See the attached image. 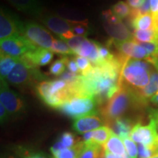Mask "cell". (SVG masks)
<instances>
[{
    "mask_svg": "<svg viewBox=\"0 0 158 158\" xmlns=\"http://www.w3.org/2000/svg\"><path fill=\"white\" fill-rule=\"evenodd\" d=\"M84 146L83 141L77 142L74 147L71 148H64L58 152L53 155L52 158H78L81 151Z\"/></svg>",
    "mask_w": 158,
    "mask_h": 158,
    "instance_id": "4316f807",
    "label": "cell"
},
{
    "mask_svg": "<svg viewBox=\"0 0 158 158\" xmlns=\"http://www.w3.org/2000/svg\"><path fill=\"white\" fill-rule=\"evenodd\" d=\"M155 147V148H156V150H157V152H158V137H157V141H156V142H155V145H154Z\"/></svg>",
    "mask_w": 158,
    "mask_h": 158,
    "instance_id": "f5cc1de1",
    "label": "cell"
},
{
    "mask_svg": "<svg viewBox=\"0 0 158 158\" xmlns=\"http://www.w3.org/2000/svg\"><path fill=\"white\" fill-rule=\"evenodd\" d=\"M110 10L113 12L114 15H116L121 20L130 16V13H131V8L127 3L123 1H119L114 4Z\"/></svg>",
    "mask_w": 158,
    "mask_h": 158,
    "instance_id": "4dcf8cb0",
    "label": "cell"
},
{
    "mask_svg": "<svg viewBox=\"0 0 158 158\" xmlns=\"http://www.w3.org/2000/svg\"><path fill=\"white\" fill-rule=\"evenodd\" d=\"M130 137L138 144L154 146L158 137L156 122L152 118H150L149 123L146 125L138 122L133 126Z\"/></svg>",
    "mask_w": 158,
    "mask_h": 158,
    "instance_id": "30bf717a",
    "label": "cell"
},
{
    "mask_svg": "<svg viewBox=\"0 0 158 158\" xmlns=\"http://www.w3.org/2000/svg\"><path fill=\"white\" fill-rule=\"evenodd\" d=\"M134 126V125H133ZM133 122L130 118L127 117L119 118L116 119L108 125L114 133L119 136L120 138H124L130 136V132L133 127Z\"/></svg>",
    "mask_w": 158,
    "mask_h": 158,
    "instance_id": "44dd1931",
    "label": "cell"
},
{
    "mask_svg": "<svg viewBox=\"0 0 158 158\" xmlns=\"http://www.w3.org/2000/svg\"><path fill=\"white\" fill-rule=\"evenodd\" d=\"M102 25L105 31L110 37V39L120 42L135 40L133 33L130 31L122 21L114 24L103 21Z\"/></svg>",
    "mask_w": 158,
    "mask_h": 158,
    "instance_id": "9a60e30c",
    "label": "cell"
},
{
    "mask_svg": "<svg viewBox=\"0 0 158 158\" xmlns=\"http://www.w3.org/2000/svg\"><path fill=\"white\" fill-rule=\"evenodd\" d=\"M0 48L2 53L15 58H21L29 51L34 50L37 46L31 43L22 35H15L1 40Z\"/></svg>",
    "mask_w": 158,
    "mask_h": 158,
    "instance_id": "9c48e42d",
    "label": "cell"
},
{
    "mask_svg": "<svg viewBox=\"0 0 158 158\" xmlns=\"http://www.w3.org/2000/svg\"><path fill=\"white\" fill-rule=\"evenodd\" d=\"M81 75H78L70 72V70H65L60 76V79L64 80L69 84H73L78 81Z\"/></svg>",
    "mask_w": 158,
    "mask_h": 158,
    "instance_id": "ab89813d",
    "label": "cell"
},
{
    "mask_svg": "<svg viewBox=\"0 0 158 158\" xmlns=\"http://www.w3.org/2000/svg\"><path fill=\"white\" fill-rule=\"evenodd\" d=\"M105 157H106V158H123L122 157H119V156L114 155L113 154L106 152H105Z\"/></svg>",
    "mask_w": 158,
    "mask_h": 158,
    "instance_id": "816d5d0a",
    "label": "cell"
},
{
    "mask_svg": "<svg viewBox=\"0 0 158 158\" xmlns=\"http://www.w3.org/2000/svg\"><path fill=\"white\" fill-rule=\"evenodd\" d=\"M130 158H138V147L130 136L122 138Z\"/></svg>",
    "mask_w": 158,
    "mask_h": 158,
    "instance_id": "d6a6232c",
    "label": "cell"
},
{
    "mask_svg": "<svg viewBox=\"0 0 158 158\" xmlns=\"http://www.w3.org/2000/svg\"><path fill=\"white\" fill-rule=\"evenodd\" d=\"M146 0H126V3L131 9H138L143 5Z\"/></svg>",
    "mask_w": 158,
    "mask_h": 158,
    "instance_id": "7bdbcfd3",
    "label": "cell"
},
{
    "mask_svg": "<svg viewBox=\"0 0 158 158\" xmlns=\"http://www.w3.org/2000/svg\"><path fill=\"white\" fill-rule=\"evenodd\" d=\"M112 133L113 130L107 125H105L93 131H90L91 143H97L102 147L110 138Z\"/></svg>",
    "mask_w": 158,
    "mask_h": 158,
    "instance_id": "cb8c5ba5",
    "label": "cell"
},
{
    "mask_svg": "<svg viewBox=\"0 0 158 158\" xmlns=\"http://www.w3.org/2000/svg\"><path fill=\"white\" fill-rule=\"evenodd\" d=\"M102 16L103 19V21H106L109 23L114 24V23H117L122 21V20L119 18H118L116 15L114 14V13L110 9L102 11Z\"/></svg>",
    "mask_w": 158,
    "mask_h": 158,
    "instance_id": "60d3db41",
    "label": "cell"
},
{
    "mask_svg": "<svg viewBox=\"0 0 158 158\" xmlns=\"http://www.w3.org/2000/svg\"><path fill=\"white\" fill-rule=\"evenodd\" d=\"M58 15L69 21H82L87 20L82 12L67 7H61L58 11Z\"/></svg>",
    "mask_w": 158,
    "mask_h": 158,
    "instance_id": "83f0119b",
    "label": "cell"
},
{
    "mask_svg": "<svg viewBox=\"0 0 158 158\" xmlns=\"http://www.w3.org/2000/svg\"><path fill=\"white\" fill-rule=\"evenodd\" d=\"M102 148L106 152L113 154L114 155L119 156L123 158H130L122 139L114 132L111 133L106 143L102 146Z\"/></svg>",
    "mask_w": 158,
    "mask_h": 158,
    "instance_id": "d6986e66",
    "label": "cell"
},
{
    "mask_svg": "<svg viewBox=\"0 0 158 158\" xmlns=\"http://www.w3.org/2000/svg\"><path fill=\"white\" fill-rule=\"evenodd\" d=\"M149 118L158 122V108H150L149 110Z\"/></svg>",
    "mask_w": 158,
    "mask_h": 158,
    "instance_id": "bcb514c9",
    "label": "cell"
},
{
    "mask_svg": "<svg viewBox=\"0 0 158 158\" xmlns=\"http://www.w3.org/2000/svg\"><path fill=\"white\" fill-rule=\"evenodd\" d=\"M141 101L147 105L152 97L158 92V72L154 69L150 76L149 84L142 89L136 90Z\"/></svg>",
    "mask_w": 158,
    "mask_h": 158,
    "instance_id": "ffe728a7",
    "label": "cell"
},
{
    "mask_svg": "<svg viewBox=\"0 0 158 158\" xmlns=\"http://www.w3.org/2000/svg\"><path fill=\"white\" fill-rule=\"evenodd\" d=\"M65 68H66V65H65L64 59L62 56L61 58L55 60L51 64L50 68H49V72L51 75H54V76H61L66 70Z\"/></svg>",
    "mask_w": 158,
    "mask_h": 158,
    "instance_id": "1f68e13d",
    "label": "cell"
},
{
    "mask_svg": "<svg viewBox=\"0 0 158 158\" xmlns=\"http://www.w3.org/2000/svg\"><path fill=\"white\" fill-rule=\"evenodd\" d=\"M133 35L136 42L158 43V33L155 28L147 30L135 29L133 32Z\"/></svg>",
    "mask_w": 158,
    "mask_h": 158,
    "instance_id": "d4e9b609",
    "label": "cell"
},
{
    "mask_svg": "<svg viewBox=\"0 0 158 158\" xmlns=\"http://www.w3.org/2000/svg\"><path fill=\"white\" fill-rule=\"evenodd\" d=\"M133 28L140 30H147L155 28V20H154L153 13H146L138 15L135 19L131 20Z\"/></svg>",
    "mask_w": 158,
    "mask_h": 158,
    "instance_id": "603a6c76",
    "label": "cell"
},
{
    "mask_svg": "<svg viewBox=\"0 0 158 158\" xmlns=\"http://www.w3.org/2000/svg\"><path fill=\"white\" fill-rule=\"evenodd\" d=\"M145 61H147L151 64L153 66V68H155V70H157L158 72V54L152 55V56H149L147 59H145Z\"/></svg>",
    "mask_w": 158,
    "mask_h": 158,
    "instance_id": "ee69618b",
    "label": "cell"
},
{
    "mask_svg": "<svg viewBox=\"0 0 158 158\" xmlns=\"http://www.w3.org/2000/svg\"><path fill=\"white\" fill-rule=\"evenodd\" d=\"M35 89L40 98L47 106L55 109H58L73 96L70 85L62 79L39 82Z\"/></svg>",
    "mask_w": 158,
    "mask_h": 158,
    "instance_id": "277c9868",
    "label": "cell"
},
{
    "mask_svg": "<svg viewBox=\"0 0 158 158\" xmlns=\"http://www.w3.org/2000/svg\"><path fill=\"white\" fill-rule=\"evenodd\" d=\"M10 116L8 112L6 109L4 105L0 102V119H1V124H3L9 121Z\"/></svg>",
    "mask_w": 158,
    "mask_h": 158,
    "instance_id": "b9f144b4",
    "label": "cell"
},
{
    "mask_svg": "<svg viewBox=\"0 0 158 158\" xmlns=\"http://www.w3.org/2000/svg\"><path fill=\"white\" fill-rule=\"evenodd\" d=\"M145 106L135 89L120 84L118 92L100 108L99 112L106 125L108 126L117 118L126 117V114L129 112Z\"/></svg>",
    "mask_w": 158,
    "mask_h": 158,
    "instance_id": "7a4b0ae2",
    "label": "cell"
},
{
    "mask_svg": "<svg viewBox=\"0 0 158 158\" xmlns=\"http://www.w3.org/2000/svg\"><path fill=\"white\" fill-rule=\"evenodd\" d=\"M149 102H151L152 104H153L154 106H157L158 107V92L155 94V95L152 97L151 99H150Z\"/></svg>",
    "mask_w": 158,
    "mask_h": 158,
    "instance_id": "681fc988",
    "label": "cell"
},
{
    "mask_svg": "<svg viewBox=\"0 0 158 158\" xmlns=\"http://www.w3.org/2000/svg\"><path fill=\"white\" fill-rule=\"evenodd\" d=\"M153 16H154V20H155V29H156V31H157L158 33V13L157 12L153 13Z\"/></svg>",
    "mask_w": 158,
    "mask_h": 158,
    "instance_id": "f907efd6",
    "label": "cell"
},
{
    "mask_svg": "<svg viewBox=\"0 0 158 158\" xmlns=\"http://www.w3.org/2000/svg\"><path fill=\"white\" fill-rule=\"evenodd\" d=\"M69 23L70 25L71 31L76 36L85 37L89 34V27L88 20L82 21H69Z\"/></svg>",
    "mask_w": 158,
    "mask_h": 158,
    "instance_id": "f1b7e54d",
    "label": "cell"
},
{
    "mask_svg": "<svg viewBox=\"0 0 158 158\" xmlns=\"http://www.w3.org/2000/svg\"><path fill=\"white\" fill-rule=\"evenodd\" d=\"M150 158H158V152L156 153L155 155H154L152 157H151Z\"/></svg>",
    "mask_w": 158,
    "mask_h": 158,
    "instance_id": "db71d44e",
    "label": "cell"
},
{
    "mask_svg": "<svg viewBox=\"0 0 158 158\" xmlns=\"http://www.w3.org/2000/svg\"><path fill=\"white\" fill-rule=\"evenodd\" d=\"M45 76L39 70L38 67L35 66L23 58H19L16 64L7 77V82L18 87H28L43 81Z\"/></svg>",
    "mask_w": 158,
    "mask_h": 158,
    "instance_id": "5b68a950",
    "label": "cell"
},
{
    "mask_svg": "<svg viewBox=\"0 0 158 158\" xmlns=\"http://www.w3.org/2000/svg\"><path fill=\"white\" fill-rule=\"evenodd\" d=\"M18 10L27 14L40 17L43 9L39 0H7Z\"/></svg>",
    "mask_w": 158,
    "mask_h": 158,
    "instance_id": "ac0fdd59",
    "label": "cell"
},
{
    "mask_svg": "<svg viewBox=\"0 0 158 158\" xmlns=\"http://www.w3.org/2000/svg\"><path fill=\"white\" fill-rule=\"evenodd\" d=\"M98 51L99 54H100V58L103 62H110V61H113L116 58L117 54L115 55L113 54L111 51L108 48V45H103L98 43Z\"/></svg>",
    "mask_w": 158,
    "mask_h": 158,
    "instance_id": "e575fe53",
    "label": "cell"
},
{
    "mask_svg": "<svg viewBox=\"0 0 158 158\" xmlns=\"http://www.w3.org/2000/svg\"><path fill=\"white\" fill-rule=\"evenodd\" d=\"M63 149H64V147H63L62 143L59 141H57L56 143H54L52 147H51V152L52 153V155H54L55 153L58 152L59 151H60V150H62Z\"/></svg>",
    "mask_w": 158,
    "mask_h": 158,
    "instance_id": "f6af8a7d",
    "label": "cell"
},
{
    "mask_svg": "<svg viewBox=\"0 0 158 158\" xmlns=\"http://www.w3.org/2000/svg\"><path fill=\"white\" fill-rule=\"evenodd\" d=\"M99 104L93 97L85 94H76L67 100L58 108L62 113L76 118L82 116L98 114Z\"/></svg>",
    "mask_w": 158,
    "mask_h": 158,
    "instance_id": "8992f818",
    "label": "cell"
},
{
    "mask_svg": "<svg viewBox=\"0 0 158 158\" xmlns=\"http://www.w3.org/2000/svg\"><path fill=\"white\" fill-rule=\"evenodd\" d=\"M75 60L77 63L79 70H80L81 75L88 72L91 68H92L93 64L91 63V62L86 57H83L81 56H77L75 55Z\"/></svg>",
    "mask_w": 158,
    "mask_h": 158,
    "instance_id": "d590c367",
    "label": "cell"
},
{
    "mask_svg": "<svg viewBox=\"0 0 158 158\" xmlns=\"http://www.w3.org/2000/svg\"><path fill=\"white\" fill-rule=\"evenodd\" d=\"M75 54L77 56L86 57L94 65L100 64L103 62L99 54L98 43L93 40H89L87 38L84 40L81 46L76 51Z\"/></svg>",
    "mask_w": 158,
    "mask_h": 158,
    "instance_id": "2e32d148",
    "label": "cell"
},
{
    "mask_svg": "<svg viewBox=\"0 0 158 158\" xmlns=\"http://www.w3.org/2000/svg\"><path fill=\"white\" fill-rule=\"evenodd\" d=\"M19 58H15L1 52L0 57V78L1 81H7V78L16 64Z\"/></svg>",
    "mask_w": 158,
    "mask_h": 158,
    "instance_id": "7402d4cb",
    "label": "cell"
},
{
    "mask_svg": "<svg viewBox=\"0 0 158 158\" xmlns=\"http://www.w3.org/2000/svg\"><path fill=\"white\" fill-rule=\"evenodd\" d=\"M23 23L10 12L2 7L0 11V39L21 35Z\"/></svg>",
    "mask_w": 158,
    "mask_h": 158,
    "instance_id": "8fae6325",
    "label": "cell"
},
{
    "mask_svg": "<svg viewBox=\"0 0 158 158\" xmlns=\"http://www.w3.org/2000/svg\"><path fill=\"white\" fill-rule=\"evenodd\" d=\"M108 43L113 45L117 49L119 54L128 58L146 59L149 56L147 50L135 40L120 42L110 39Z\"/></svg>",
    "mask_w": 158,
    "mask_h": 158,
    "instance_id": "7c38bea8",
    "label": "cell"
},
{
    "mask_svg": "<svg viewBox=\"0 0 158 158\" xmlns=\"http://www.w3.org/2000/svg\"><path fill=\"white\" fill-rule=\"evenodd\" d=\"M156 12H157V13H158V7H157V11H156Z\"/></svg>",
    "mask_w": 158,
    "mask_h": 158,
    "instance_id": "9f6ffc18",
    "label": "cell"
},
{
    "mask_svg": "<svg viewBox=\"0 0 158 158\" xmlns=\"http://www.w3.org/2000/svg\"><path fill=\"white\" fill-rule=\"evenodd\" d=\"M157 153L155 146H145L143 144H138V157L150 158Z\"/></svg>",
    "mask_w": 158,
    "mask_h": 158,
    "instance_id": "836d02e7",
    "label": "cell"
},
{
    "mask_svg": "<svg viewBox=\"0 0 158 158\" xmlns=\"http://www.w3.org/2000/svg\"><path fill=\"white\" fill-rule=\"evenodd\" d=\"M153 66L147 61L127 58L122 67L120 84L135 90L142 89L147 86Z\"/></svg>",
    "mask_w": 158,
    "mask_h": 158,
    "instance_id": "3957f363",
    "label": "cell"
},
{
    "mask_svg": "<svg viewBox=\"0 0 158 158\" xmlns=\"http://www.w3.org/2000/svg\"><path fill=\"white\" fill-rule=\"evenodd\" d=\"M40 19L47 28L59 37L63 36L71 31L69 21L59 16V15H45L43 13L41 16L40 17Z\"/></svg>",
    "mask_w": 158,
    "mask_h": 158,
    "instance_id": "5bb4252c",
    "label": "cell"
},
{
    "mask_svg": "<svg viewBox=\"0 0 158 158\" xmlns=\"http://www.w3.org/2000/svg\"><path fill=\"white\" fill-rule=\"evenodd\" d=\"M51 51L56 54H60L62 56H69V55H75L73 51L68 46L67 43L62 40L56 39L53 42Z\"/></svg>",
    "mask_w": 158,
    "mask_h": 158,
    "instance_id": "f546056e",
    "label": "cell"
},
{
    "mask_svg": "<svg viewBox=\"0 0 158 158\" xmlns=\"http://www.w3.org/2000/svg\"><path fill=\"white\" fill-rule=\"evenodd\" d=\"M59 141L62 143L63 147L64 148H71L74 147L77 143V142L76 143L74 135L70 132H65V133H62L60 139H59Z\"/></svg>",
    "mask_w": 158,
    "mask_h": 158,
    "instance_id": "74e56055",
    "label": "cell"
},
{
    "mask_svg": "<svg viewBox=\"0 0 158 158\" xmlns=\"http://www.w3.org/2000/svg\"><path fill=\"white\" fill-rule=\"evenodd\" d=\"M85 39H86V37H85L76 36V35H75L74 37H71L70 39H68L67 40H65V42L67 43V44L68 45V46L71 48V50L73 51L75 54L76 51L78 50L79 47L81 46V45L82 44V43L84 42Z\"/></svg>",
    "mask_w": 158,
    "mask_h": 158,
    "instance_id": "f35d334b",
    "label": "cell"
},
{
    "mask_svg": "<svg viewBox=\"0 0 158 158\" xmlns=\"http://www.w3.org/2000/svg\"><path fill=\"white\" fill-rule=\"evenodd\" d=\"M155 122H156V127H157V133H158V122L157 121H155Z\"/></svg>",
    "mask_w": 158,
    "mask_h": 158,
    "instance_id": "11a10c76",
    "label": "cell"
},
{
    "mask_svg": "<svg viewBox=\"0 0 158 158\" xmlns=\"http://www.w3.org/2000/svg\"><path fill=\"white\" fill-rule=\"evenodd\" d=\"M0 102L4 105L10 116L17 117L26 111V103L22 97L10 89L7 81H1Z\"/></svg>",
    "mask_w": 158,
    "mask_h": 158,
    "instance_id": "ba28073f",
    "label": "cell"
},
{
    "mask_svg": "<svg viewBox=\"0 0 158 158\" xmlns=\"http://www.w3.org/2000/svg\"><path fill=\"white\" fill-rule=\"evenodd\" d=\"M19 155L23 158H51L46 154L40 152H31L26 148L19 147L17 150Z\"/></svg>",
    "mask_w": 158,
    "mask_h": 158,
    "instance_id": "8d00e7d4",
    "label": "cell"
},
{
    "mask_svg": "<svg viewBox=\"0 0 158 158\" xmlns=\"http://www.w3.org/2000/svg\"><path fill=\"white\" fill-rule=\"evenodd\" d=\"M150 5H151L152 12L155 13L158 7V0H150Z\"/></svg>",
    "mask_w": 158,
    "mask_h": 158,
    "instance_id": "c3c4849f",
    "label": "cell"
},
{
    "mask_svg": "<svg viewBox=\"0 0 158 158\" xmlns=\"http://www.w3.org/2000/svg\"><path fill=\"white\" fill-rule=\"evenodd\" d=\"M105 125L106 124L101 116L98 114H92L76 118L73 124V129L76 133L84 134L99 129Z\"/></svg>",
    "mask_w": 158,
    "mask_h": 158,
    "instance_id": "4fadbf2b",
    "label": "cell"
},
{
    "mask_svg": "<svg viewBox=\"0 0 158 158\" xmlns=\"http://www.w3.org/2000/svg\"><path fill=\"white\" fill-rule=\"evenodd\" d=\"M103 152L102 146L94 143H84L78 158H100Z\"/></svg>",
    "mask_w": 158,
    "mask_h": 158,
    "instance_id": "484cf974",
    "label": "cell"
},
{
    "mask_svg": "<svg viewBox=\"0 0 158 158\" xmlns=\"http://www.w3.org/2000/svg\"><path fill=\"white\" fill-rule=\"evenodd\" d=\"M37 67L49 64L54 57V52L48 49L37 47L22 56Z\"/></svg>",
    "mask_w": 158,
    "mask_h": 158,
    "instance_id": "e0dca14e",
    "label": "cell"
},
{
    "mask_svg": "<svg viewBox=\"0 0 158 158\" xmlns=\"http://www.w3.org/2000/svg\"><path fill=\"white\" fill-rule=\"evenodd\" d=\"M21 35L35 46L46 49H51L54 40L48 31L33 21L23 23Z\"/></svg>",
    "mask_w": 158,
    "mask_h": 158,
    "instance_id": "52a82bcc",
    "label": "cell"
},
{
    "mask_svg": "<svg viewBox=\"0 0 158 158\" xmlns=\"http://www.w3.org/2000/svg\"><path fill=\"white\" fill-rule=\"evenodd\" d=\"M127 58L118 54L113 61L93 64L88 72L81 75L75 84L76 94L93 97L101 107L119 89L120 75Z\"/></svg>",
    "mask_w": 158,
    "mask_h": 158,
    "instance_id": "6da1fadb",
    "label": "cell"
},
{
    "mask_svg": "<svg viewBox=\"0 0 158 158\" xmlns=\"http://www.w3.org/2000/svg\"><path fill=\"white\" fill-rule=\"evenodd\" d=\"M2 158H23L19 153L18 152L17 150L15 152H13V153H5L3 156H2Z\"/></svg>",
    "mask_w": 158,
    "mask_h": 158,
    "instance_id": "7dc6e473",
    "label": "cell"
}]
</instances>
